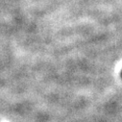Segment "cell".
<instances>
[{
	"mask_svg": "<svg viewBox=\"0 0 122 122\" xmlns=\"http://www.w3.org/2000/svg\"><path fill=\"white\" fill-rule=\"evenodd\" d=\"M120 76H121V78H122V70H121V73H120Z\"/></svg>",
	"mask_w": 122,
	"mask_h": 122,
	"instance_id": "cell-1",
	"label": "cell"
}]
</instances>
